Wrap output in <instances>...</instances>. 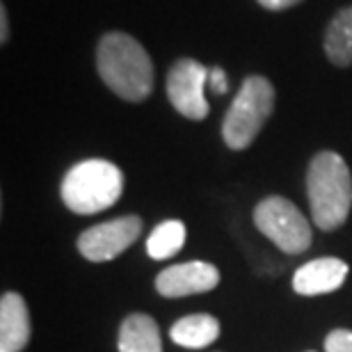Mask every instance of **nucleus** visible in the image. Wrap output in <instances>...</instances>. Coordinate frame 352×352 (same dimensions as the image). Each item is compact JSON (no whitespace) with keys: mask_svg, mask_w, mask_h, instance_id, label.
<instances>
[{"mask_svg":"<svg viewBox=\"0 0 352 352\" xmlns=\"http://www.w3.org/2000/svg\"><path fill=\"white\" fill-rule=\"evenodd\" d=\"M96 69L103 82L124 101L140 103L153 89V65L138 39L126 32H108L96 48Z\"/></svg>","mask_w":352,"mask_h":352,"instance_id":"1","label":"nucleus"},{"mask_svg":"<svg viewBox=\"0 0 352 352\" xmlns=\"http://www.w3.org/2000/svg\"><path fill=\"white\" fill-rule=\"evenodd\" d=\"M307 195L314 224L334 231L346 224L352 208V174L336 151H320L309 163Z\"/></svg>","mask_w":352,"mask_h":352,"instance_id":"2","label":"nucleus"},{"mask_svg":"<svg viewBox=\"0 0 352 352\" xmlns=\"http://www.w3.org/2000/svg\"><path fill=\"white\" fill-rule=\"evenodd\" d=\"M60 192L69 210L78 215H94L119 201L124 192V174L110 160H82L67 172Z\"/></svg>","mask_w":352,"mask_h":352,"instance_id":"3","label":"nucleus"},{"mask_svg":"<svg viewBox=\"0 0 352 352\" xmlns=\"http://www.w3.org/2000/svg\"><path fill=\"white\" fill-rule=\"evenodd\" d=\"M274 108V87L263 76H250L229 105L222 122V138L229 149H248L270 119Z\"/></svg>","mask_w":352,"mask_h":352,"instance_id":"4","label":"nucleus"},{"mask_svg":"<svg viewBox=\"0 0 352 352\" xmlns=\"http://www.w3.org/2000/svg\"><path fill=\"white\" fill-rule=\"evenodd\" d=\"M254 224L286 254H302L311 248V224L291 199L267 197L254 208Z\"/></svg>","mask_w":352,"mask_h":352,"instance_id":"5","label":"nucleus"},{"mask_svg":"<svg viewBox=\"0 0 352 352\" xmlns=\"http://www.w3.org/2000/svg\"><path fill=\"white\" fill-rule=\"evenodd\" d=\"M142 220L138 215H124L117 220L94 224L78 238V252L91 263H105L126 252L138 241Z\"/></svg>","mask_w":352,"mask_h":352,"instance_id":"6","label":"nucleus"},{"mask_svg":"<svg viewBox=\"0 0 352 352\" xmlns=\"http://www.w3.org/2000/svg\"><path fill=\"white\" fill-rule=\"evenodd\" d=\"M208 82V69L197 60L183 58L174 62L167 76V98L183 117L201 122L208 115V101L204 87Z\"/></svg>","mask_w":352,"mask_h":352,"instance_id":"7","label":"nucleus"},{"mask_svg":"<svg viewBox=\"0 0 352 352\" xmlns=\"http://www.w3.org/2000/svg\"><path fill=\"white\" fill-rule=\"evenodd\" d=\"M220 284V270L206 261H188L165 267L156 277V291L163 298L208 293Z\"/></svg>","mask_w":352,"mask_h":352,"instance_id":"8","label":"nucleus"},{"mask_svg":"<svg viewBox=\"0 0 352 352\" xmlns=\"http://www.w3.org/2000/svg\"><path fill=\"white\" fill-rule=\"evenodd\" d=\"M350 267L346 261L336 256H322L314 258L305 265H300L293 274V291L305 298L314 295H327L334 293L346 284Z\"/></svg>","mask_w":352,"mask_h":352,"instance_id":"9","label":"nucleus"},{"mask_svg":"<svg viewBox=\"0 0 352 352\" xmlns=\"http://www.w3.org/2000/svg\"><path fill=\"white\" fill-rule=\"evenodd\" d=\"M30 341V314L19 293L0 300V352H21Z\"/></svg>","mask_w":352,"mask_h":352,"instance_id":"10","label":"nucleus"},{"mask_svg":"<svg viewBox=\"0 0 352 352\" xmlns=\"http://www.w3.org/2000/svg\"><path fill=\"white\" fill-rule=\"evenodd\" d=\"M117 348L119 352H163L158 322L146 314H131L122 322Z\"/></svg>","mask_w":352,"mask_h":352,"instance_id":"11","label":"nucleus"},{"mask_svg":"<svg viewBox=\"0 0 352 352\" xmlns=\"http://www.w3.org/2000/svg\"><path fill=\"white\" fill-rule=\"evenodd\" d=\"M170 336L176 346L199 350L217 341V336H220V322L210 314L183 316L181 320H176L172 325Z\"/></svg>","mask_w":352,"mask_h":352,"instance_id":"12","label":"nucleus"},{"mask_svg":"<svg viewBox=\"0 0 352 352\" xmlns=\"http://www.w3.org/2000/svg\"><path fill=\"white\" fill-rule=\"evenodd\" d=\"M325 53L336 67L352 65V7L341 10L327 25Z\"/></svg>","mask_w":352,"mask_h":352,"instance_id":"13","label":"nucleus"},{"mask_svg":"<svg viewBox=\"0 0 352 352\" xmlns=\"http://www.w3.org/2000/svg\"><path fill=\"white\" fill-rule=\"evenodd\" d=\"M186 243V224L181 220H165L151 231L149 241H146V254L153 261H165L179 254Z\"/></svg>","mask_w":352,"mask_h":352,"instance_id":"14","label":"nucleus"},{"mask_svg":"<svg viewBox=\"0 0 352 352\" xmlns=\"http://www.w3.org/2000/svg\"><path fill=\"white\" fill-rule=\"evenodd\" d=\"M325 352H352V332L350 329H334L325 339Z\"/></svg>","mask_w":352,"mask_h":352,"instance_id":"15","label":"nucleus"},{"mask_svg":"<svg viewBox=\"0 0 352 352\" xmlns=\"http://www.w3.org/2000/svg\"><path fill=\"white\" fill-rule=\"evenodd\" d=\"M208 85L215 94H224L229 89V80H227V74L222 72L220 67H213L208 69Z\"/></svg>","mask_w":352,"mask_h":352,"instance_id":"16","label":"nucleus"},{"mask_svg":"<svg viewBox=\"0 0 352 352\" xmlns=\"http://www.w3.org/2000/svg\"><path fill=\"white\" fill-rule=\"evenodd\" d=\"M298 3H302V0H258V5L265 7V10H272V12L288 10V7H293Z\"/></svg>","mask_w":352,"mask_h":352,"instance_id":"17","label":"nucleus"},{"mask_svg":"<svg viewBox=\"0 0 352 352\" xmlns=\"http://www.w3.org/2000/svg\"><path fill=\"white\" fill-rule=\"evenodd\" d=\"M10 39V16H7V10L5 7H0V41Z\"/></svg>","mask_w":352,"mask_h":352,"instance_id":"18","label":"nucleus"}]
</instances>
